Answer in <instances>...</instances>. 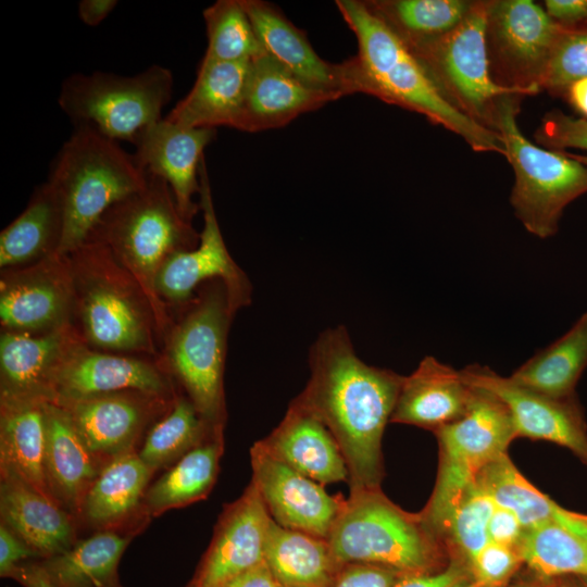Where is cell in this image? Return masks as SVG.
<instances>
[{
    "mask_svg": "<svg viewBox=\"0 0 587 587\" xmlns=\"http://www.w3.org/2000/svg\"><path fill=\"white\" fill-rule=\"evenodd\" d=\"M200 209L203 228L196 248L170 257L158 272L153 288L166 307H184L195 290L211 280L224 283L230 305L236 312L251 301V285L229 254L216 218L204 159L200 165Z\"/></svg>",
    "mask_w": 587,
    "mask_h": 587,
    "instance_id": "4fadbf2b",
    "label": "cell"
},
{
    "mask_svg": "<svg viewBox=\"0 0 587 587\" xmlns=\"http://www.w3.org/2000/svg\"><path fill=\"white\" fill-rule=\"evenodd\" d=\"M264 561L278 584L333 587L339 565L326 539L278 525L271 519Z\"/></svg>",
    "mask_w": 587,
    "mask_h": 587,
    "instance_id": "836d02e7",
    "label": "cell"
},
{
    "mask_svg": "<svg viewBox=\"0 0 587 587\" xmlns=\"http://www.w3.org/2000/svg\"><path fill=\"white\" fill-rule=\"evenodd\" d=\"M587 77V25L562 26L541 83V90L565 93L567 87Z\"/></svg>",
    "mask_w": 587,
    "mask_h": 587,
    "instance_id": "b9f144b4",
    "label": "cell"
},
{
    "mask_svg": "<svg viewBox=\"0 0 587 587\" xmlns=\"http://www.w3.org/2000/svg\"><path fill=\"white\" fill-rule=\"evenodd\" d=\"M339 566L370 563L403 575L436 572L440 540L421 514L390 501L380 488L350 491L327 537Z\"/></svg>",
    "mask_w": 587,
    "mask_h": 587,
    "instance_id": "8992f818",
    "label": "cell"
},
{
    "mask_svg": "<svg viewBox=\"0 0 587 587\" xmlns=\"http://www.w3.org/2000/svg\"><path fill=\"white\" fill-rule=\"evenodd\" d=\"M251 61L201 60L189 92L165 116L193 128H234L248 84Z\"/></svg>",
    "mask_w": 587,
    "mask_h": 587,
    "instance_id": "83f0119b",
    "label": "cell"
},
{
    "mask_svg": "<svg viewBox=\"0 0 587 587\" xmlns=\"http://www.w3.org/2000/svg\"><path fill=\"white\" fill-rule=\"evenodd\" d=\"M46 402L0 396V463L1 471L55 501L45 471Z\"/></svg>",
    "mask_w": 587,
    "mask_h": 587,
    "instance_id": "f1b7e54d",
    "label": "cell"
},
{
    "mask_svg": "<svg viewBox=\"0 0 587 587\" xmlns=\"http://www.w3.org/2000/svg\"><path fill=\"white\" fill-rule=\"evenodd\" d=\"M486 9L487 0L475 1L469 15L451 33L409 50L452 108L496 132L501 100L508 93L519 92L500 87L490 75L485 38Z\"/></svg>",
    "mask_w": 587,
    "mask_h": 587,
    "instance_id": "8fae6325",
    "label": "cell"
},
{
    "mask_svg": "<svg viewBox=\"0 0 587 587\" xmlns=\"http://www.w3.org/2000/svg\"><path fill=\"white\" fill-rule=\"evenodd\" d=\"M535 139L550 150L564 151L571 148L587 151V120L551 111L537 128ZM569 154L587 166V154Z\"/></svg>",
    "mask_w": 587,
    "mask_h": 587,
    "instance_id": "ee69618b",
    "label": "cell"
},
{
    "mask_svg": "<svg viewBox=\"0 0 587 587\" xmlns=\"http://www.w3.org/2000/svg\"><path fill=\"white\" fill-rule=\"evenodd\" d=\"M39 560L37 553L7 525L0 523V575L10 578L24 562Z\"/></svg>",
    "mask_w": 587,
    "mask_h": 587,
    "instance_id": "bcb514c9",
    "label": "cell"
},
{
    "mask_svg": "<svg viewBox=\"0 0 587 587\" xmlns=\"http://www.w3.org/2000/svg\"><path fill=\"white\" fill-rule=\"evenodd\" d=\"M101 469L67 411L47 401L45 471L55 501L70 514L80 515L84 498Z\"/></svg>",
    "mask_w": 587,
    "mask_h": 587,
    "instance_id": "4316f807",
    "label": "cell"
},
{
    "mask_svg": "<svg viewBox=\"0 0 587 587\" xmlns=\"http://www.w3.org/2000/svg\"><path fill=\"white\" fill-rule=\"evenodd\" d=\"M74 294L67 257L2 270V330L41 334L72 324Z\"/></svg>",
    "mask_w": 587,
    "mask_h": 587,
    "instance_id": "5bb4252c",
    "label": "cell"
},
{
    "mask_svg": "<svg viewBox=\"0 0 587 587\" xmlns=\"http://www.w3.org/2000/svg\"><path fill=\"white\" fill-rule=\"evenodd\" d=\"M251 482L278 525L327 539L344 504L323 485L267 453L257 441L250 449Z\"/></svg>",
    "mask_w": 587,
    "mask_h": 587,
    "instance_id": "e0dca14e",
    "label": "cell"
},
{
    "mask_svg": "<svg viewBox=\"0 0 587 587\" xmlns=\"http://www.w3.org/2000/svg\"><path fill=\"white\" fill-rule=\"evenodd\" d=\"M277 587H291V586H286V585L278 584Z\"/></svg>",
    "mask_w": 587,
    "mask_h": 587,
    "instance_id": "9f6ffc18",
    "label": "cell"
},
{
    "mask_svg": "<svg viewBox=\"0 0 587 587\" xmlns=\"http://www.w3.org/2000/svg\"><path fill=\"white\" fill-rule=\"evenodd\" d=\"M1 523L7 525L39 559L61 553L75 544L73 515L16 475L1 471Z\"/></svg>",
    "mask_w": 587,
    "mask_h": 587,
    "instance_id": "484cf974",
    "label": "cell"
},
{
    "mask_svg": "<svg viewBox=\"0 0 587 587\" xmlns=\"http://www.w3.org/2000/svg\"><path fill=\"white\" fill-rule=\"evenodd\" d=\"M496 503L475 482L451 509L439 533L467 564L489 542L488 523Z\"/></svg>",
    "mask_w": 587,
    "mask_h": 587,
    "instance_id": "60d3db41",
    "label": "cell"
},
{
    "mask_svg": "<svg viewBox=\"0 0 587 587\" xmlns=\"http://www.w3.org/2000/svg\"><path fill=\"white\" fill-rule=\"evenodd\" d=\"M117 5L116 0H82L78 16L88 26L99 25Z\"/></svg>",
    "mask_w": 587,
    "mask_h": 587,
    "instance_id": "816d5d0a",
    "label": "cell"
},
{
    "mask_svg": "<svg viewBox=\"0 0 587 587\" xmlns=\"http://www.w3.org/2000/svg\"><path fill=\"white\" fill-rule=\"evenodd\" d=\"M215 134L214 128L185 127L163 117L133 141L139 165L167 183L180 214L189 222L200 209L193 196L200 193L203 151Z\"/></svg>",
    "mask_w": 587,
    "mask_h": 587,
    "instance_id": "d6986e66",
    "label": "cell"
},
{
    "mask_svg": "<svg viewBox=\"0 0 587 587\" xmlns=\"http://www.w3.org/2000/svg\"><path fill=\"white\" fill-rule=\"evenodd\" d=\"M435 434L439 445L438 475L432 497L420 514L438 537L462 494L475 484L486 465L507 453L516 434L505 405L479 389H475L467 412Z\"/></svg>",
    "mask_w": 587,
    "mask_h": 587,
    "instance_id": "30bf717a",
    "label": "cell"
},
{
    "mask_svg": "<svg viewBox=\"0 0 587 587\" xmlns=\"http://www.w3.org/2000/svg\"><path fill=\"white\" fill-rule=\"evenodd\" d=\"M10 578L16 580L23 587H55L49 580L37 560L27 561L18 565Z\"/></svg>",
    "mask_w": 587,
    "mask_h": 587,
    "instance_id": "f5cc1de1",
    "label": "cell"
},
{
    "mask_svg": "<svg viewBox=\"0 0 587 587\" xmlns=\"http://www.w3.org/2000/svg\"><path fill=\"white\" fill-rule=\"evenodd\" d=\"M460 372L471 387L489 392L505 405L516 437L560 445L587 463V432L572 397L558 399L535 392L478 364Z\"/></svg>",
    "mask_w": 587,
    "mask_h": 587,
    "instance_id": "9a60e30c",
    "label": "cell"
},
{
    "mask_svg": "<svg viewBox=\"0 0 587 587\" xmlns=\"http://www.w3.org/2000/svg\"><path fill=\"white\" fill-rule=\"evenodd\" d=\"M125 390L168 398L172 386L161 369L150 361L92 349L79 339L55 373L51 402L64 404Z\"/></svg>",
    "mask_w": 587,
    "mask_h": 587,
    "instance_id": "2e32d148",
    "label": "cell"
},
{
    "mask_svg": "<svg viewBox=\"0 0 587 587\" xmlns=\"http://www.w3.org/2000/svg\"><path fill=\"white\" fill-rule=\"evenodd\" d=\"M208 46L203 60L253 61L265 54L240 0H218L203 11Z\"/></svg>",
    "mask_w": 587,
    "mask_h": 587,
    "instance_id": "ab89813d",
    "label": "cell"
},
{
    "mask_svg": "<svg viewBox=\"0 0 587 587\" xmlns=\"http://www.w3.org/2000/svg\"><path fill=\"white\" fill-rule=\"evenodd\" d=\"M545 8L561 26L574 27L587 22V0H546Z\"/></svg>",
    "mask_w": 587,
    "mask_h": 587,
    "instance_id": "681fc988",
    "label": "cell"
},
{
    "mask_svg": "<svg viewBox=\"0 0 587 587\" xmlns=\"http://www.w3.org/2000/svg\"><path fill=\"white\" fill-rule=\"evenodd\" d=\"M341 98L315 88L267 54L251 61L245 98L234 128L257 133L287 125L297 116Z\"/></svg>",
    "mask_w": 587,
    "mask_h": 587,
    "instance_id": "44dd1931",
    "label": "cell"
},
{
    "mask_svg": "<svg viewBox=\"0 0 587 587\" xmlns=\"http://www.w3.org/2000/svg\"><path fill=\"white\" fill-rule=\"evenodd\" d=\"M565 95L571 105L587 120V77L572 83Z\"/></svg>",
    "mask_w": 587,
    "mask_h": 587,
    "instance_id": "db71d44e",
    "label": "cell"
},
{
    "mask_svg": "<svg viewBox=\"0 0 587 587\" xmlns=\"http://www.w3.org/2000/svg\"><path fill=\"white\" fill-rule=\"evenodd\" d=\"M223 445V432H216L172 464L147 489L146 513L157 516L204 499L215 484Z\"/></svg>",
    "mask_w": 587,
    "mask_h": 587,
    "instance_id": "e575fe53",
    "label": "cell"
},
{
    "mask_svg": "<svg viewBox=\"0 0 587 587\" xmlns=\"http://www.w3.org/2000/svg\"><path fill=\"white\" fill-rule=\"evenodd\" d=\"M583 517H584V520H585V521H586V523H587V515H583Z\"/></svg>",
    "mask_w": 587,
    "mask_h": 587,
    "instance_id": "680465c9",
    "label": "cell"
},
{
    "mask_svg": "<svg viewBox=\"0 0 587 587\" xmlns=\"http://www.w3.org/2000/svg\"><path fill=\"white\" fill-rule=\"evenodd\" d=\"M73 294L72 325L92 349L155 354L168 327L137 279L103 243L87 239L67 255Z\"/></svg>",
    "mask_w": 587,
    "mask_h": 587,
    "instance_id": "3957f363",
    "label": "cell"
},
{
    "mask_svg": "<svg viewBox=\"0 0 587 587\" xmlns=\"http://www.w3.org/2000/svg\"><path fill=\"white\" fill-rule=\"evenodd\" d=\"M522 562L516 548L489 541L467 564L471 583L465 587H501Z\"/></svg>",
    "mask_w": 587,
    "mask_h": 587,
    "instance_id": "7bdbcfd3",
    "label": "cell"
},
{
    "mask_svg": "<svg viewBox=\"0 0 587 587\" xmlns=\"http://www.w3.org/2000/svg\"><path fill=\"white\" fill-rule=\"evenodd\" d=\"M516 549L522 562L541 577H587V539L557 523L526 528Z\"/></svg>",
    "mask_w": 587,
    "mask_h": 587,
    "instance_id": "f35d334b",
    "label": "cell"
},
{
    "mask_svg": "<svg viewBox=\"0 0 587 587\" xmlns=\"http://www.w3.org/2000/svg\"><path fill=\"white\" fill-rule=\"evenodd\" d=\"M525 528L509 509L496 504L488 523L489 541L516 548Z\"/></svg>",
    "mask_w": 587,
    "mask_h": 587,
    "instance_id": "7dc6e473",
    "label": "cell"
},
{
    "mask_svg": "<svg viewBox=\"0 0 587 587\" xmlns=\"http://www.w3.org/2000/svg\"><path fill=\"white\" fill-rule=\"evenodd\" d=\"M152 474L138 452L129 451L110 460L88 489L80 516L100 529L117 528L143 504Z\"/></svg>",
    "mask_w": 587,
    "mask_h": 587,
    "instance_id": "4dcf8cb0",
    "label": "cell"
},
{
    "mask_svg": "<svg viewBox=\"0 0 587 587\" xmlns=\"http://www.w3.org/2000/svg\"><path fill=\"white\" fill-rule=\"evenodd\" d=\"M133 534L100 529L67 550L37 562L55 587H122L118 563Z\"/></svg>",
    "mask_w": 587,
    "mask_h": 587,
    "instance_id": "d6a6232c",
    "label": "cell"
},
{
    "mask_svg": "<svg viewBox=\"0 0 587 587\" xmlns=\"http://www.w3.org/2000/svg\"><path fill=\"white\" fill-rule=\"evenodd\" d=\"M258 442L272 457L323 486L349 480L345 459L333 435L294 401L280 423Z\"/></svg>",
    "mask_w": 587,
    "mask_h": 587,
    "instance_id": "d4e9b609",
    "label": "cell"
},
{
    "mask_svg": "<svg viewBox=\"0 0 587 587\" xmlns=\"http://www.w3.org/2000/svg\"><path fill=\"white\" fill-rule=\"evenodd\" d=\"M366 8L408 48L433 42L458 27L472 0H365Z\"/></svg>",
    "mask_w": 587,
    "mask_h": 587,
    "instance_id": "8d00e7d4",
    "label": "cell"
},
{
    "mask_svg": "<svg viewBox=\"0 0 587 587\" xmlns=\"http://www.w3.org/2000/svg\"><path fill=\"white\" fill-rule=\"evenodd\" d=\"M271 519L257 487L250 482L238 499L224 507L190 584L222 587L263 562Z\"/></svg>",
    "mask_w": 587,
    "mask_h": 587,
    "instance_id": "ac0fdd59",
    "label": "cell"
},
{
    "mask_svg": "<svg viewBox=\"0 0 587 587\" xmlns=\"http://www.w3.org/2000/svg\"><path fill=\"white\" fill-rule=\"evenodd\" d=\"M509 587H541V586H539L538 584H533V583H519Z\"/></svg>",
    "mask_w": 587,
    "mask_h": 587,
    "instance_id": "11a10c76",
    "label": "cell"
},
{
    "mask_svg": "<svg viewBox=\"0 0 587 587\" xmlns=\"http://www.w3.org/2000/svg\"><path fill=\"white\" fill-rule=\"evenodd\" d=\"M222 428L212 427L187 397L174 398L171 408L148 432L138 452L153 472L179 458Z\"/></svg>",
    "mask_w": 587,
    "mask_h": 587,
    "instance_id": "74e56055",
    "label": "cell"
},
{
    "mask_svg": "<svg viewBox=\"0 0 587 587\" xmlns=\"http://www.w3.org/2000/svg\"><path fill=\"white\" fill-rule=\"evenodd\" d=\"M82 339L72 324L26 334L1 332V397L52 401V383L70 348Z\"/></svg>",
    "mask_w": 587,
    "mask_h": 587,
    "instance_id": "7402d4cb",
    "label": "cell"
},
{
    "mask_svg": "<svg viewBox=\"0 0 587 587\" xmlns=\"http://www.w3.org/2000/svg\"><path fill=\"white\" fill-rule=\"evenodd\" d=\"M561 29L534 1L487 0L485 38L494 82L524 96L541 91Z\"/></svg>",
    "mask_w": 587,
    "mask_h": 587,
    "instance_id": "7c38bea8",
    "label": "cell"
},
{
    "mask_svg": "<svg viewBox=\"0 0 587 587\" xmlns=\"http://www.w3.org/2000/svg\"><path fill=\"white\" fill-rule=\"evenodd\" d=\"M310 378L292 400L333 435L349 472L350 491L380 488L382 439L403 376L366 364L344 326L320 334L309 352Z\"/></svg>",
    "mask_w": 587,
    "mask_h": 587,
    "instance_id": "6da1fadb",
    "label": "cell"
},
{
    "mask_svg": "<svg viewBox=\"0 0 587 587\" xmlns=\"http://www.w3.org/2000/svg\"><path fill=\"white\" fill-rule=\"evenodd\" d=\"M587 367V312L548 347L516 369L510 379L521 387L558 398H571Z\"/></svg>",
    "mask_w": 587,
    "mask_h": 587,
    "instance_id": "d590c367",
    "label": "cell"
},
{
    "mask_svg": "<svg viewBox=\"0 0 587 587\" xmlns=\"http://www.w3.org/2000/svg\"><path fill=\"white\" fill-rule=\"evenodd\" d=\"M278 583L273 576L265 561L234 577L222 587H277Z\"/></svg>",
    "mask_w": 587,
    "mask_h": 587,
    "instance_id": "f907efd6",
    "label": "cell"
},
{
    "mask_svg": "<svg viewBox=\"0 0 587 587\" xmlns=\"http://www.w3.org/2000/svg\"><path fill=\"white\" fill-rule=\"evenodd\" d=\"M265 54L304 83L344 97L350 95L344 62L333 64L313 49L305 33L275 5L262 0H240Z\"/></svg>",
    "mask_w": 587,
    "mask_h": 587,
    "instance_id": "cb8c5ba5",
    "label": "cell"
},
{
    "mask_svg": "<svg viewBox=\"0 0 587 587\" xmlns=\"http://www.w3.org/2000/svg\"><path fill=\"white\" fill-rule=\"evenodd\" d=\"M525 96L508 93L499 105L496 132L514 171L510 203L527 232L539 238L557 234L564 209L587 192V166L567 152L529 141L516 117Z\"/></svg>",
    "mask_w": 587,
    "mask_h": 587,
    "instance_id": "52a82bcc",
    "label": "cell"
},
{
    "mask_svg": "<svg viewBox=\"0 0 587 587\" xmlns=\"http://www.w3.org/2000/svg\"><path fill=\"white\" fill-rule=\"evenodd\" d=\"M172 91L171 70L152 64L133 76L72 74L61 86L58 104L74 126H89L112 140L133 143L162 118Z\"/></svg>",
    "mask_w": 587,
    "mask_h": 587,
    "instance_id": "9c48e42d",
    "label": "cell"
},
{
    "mask_svg": "<svg viewBox=\"0 0 587 587\" xmlns=\"http://www.w3.org/2000/svg\"><path fill=\"white\" fill-rule=\"evenodd\" d=\"M235 314L221 280L201 285L168 328L165 359L172 374L201 416L214 428L224 427V364L227 335Z\"/></svg>",
    "mask_w": 587,
    "mask_h": 587,
    "instance_id": "ba28073f",
    "label": "cell"
},
{
    "mask_svg": "<svg viewBox=\"0 0 587 587\" xmlns=\"http://www.w3.org/2000/svg\"><path fill=\"white\" fill-rule=\"evenodd\" d=\"M476 484L496 504L511 510L525 529L552 522L587 539V523L583 515L561 508L538 490L519 472L507 453L486 465L477 475Z\"/></svg>",
    "mask_w": 587,
    "mask_h": 587,
    "instance_id": "1f68e13d",
    "label": "cell"
},
{
    "mask_svg": "<svg viewBox=\"0 0 587 587\" xmlns=\"http://www.w3.org/2000/svg\"><path fill=\"white\" fill-rule=\"evenodd\" d=\"M147 180L148 173L134 153L126 152L117 141L92 127L74 126L55 157L48 178L63 212L57 254L67 257L78 249L102 215L143 188Z\"/></svg>",
    "mask_w": 587,
    "mask_h": 587,
    "instance_id": "277c9868",
    "label": "cell"
},
{
    "mask_svg": "<svg viewBox=\"0 0 587 587\" xmlns=\"http://www.w3.org/2000/svg\"><path fill=\"white\" fill-rule=\"evenodd\" d=\"M466 580L467 576L464 566L453 562L441 571L405 575L395 587H464Z\"/></svg>",
    "mask_w": 587,
    "mask_h": 587,
    "instance_id": "c3c4849f",
    "label": "cell"
},
{
    "mask_svg": "<svg viewBox=\"0 0 587 587\" xmlns=\"http://www.w3.org/2000/svg\"><path fill=\"white\" fill-rule=\"evenodd\" d=\"M185 587H195L192 584L188 583Z\"/></svg>",
    "mask_w": 587,
    "mask_h": 587,
    "instance_id": "6f0895ef",
    "label": "cell"
},
{
    "mask_svg": "<svg viewBox=\"0 0 587 587\" xmlns=\"http://www.w3.org/2000/svg\"><path fill=\"white\" fill-rule=\"evenodd\" d=\"M87 239L108 247L170 327L167 308L154 294V279L170 257L196 248L200 234L180 214L167 183L148 173L146 186L112 205Z\"/></svg>",
    "mask_w": 587,
    "mask_h": 587,
    "instance_id": "5b68a950",
    "label": "cell"
},
{
    "mask_svg": "<svg viewBox=\"0 0 587 587\" xmlns=\"http://www.w3.org/2000/svg\"><path fill=\"white\" fill-rule=\"evenodd\" d=\"M336 7L358 41V53L344 62L350 93L374 96L413 111L460 136L476 152L505 158L500 135L471 121L439 93L419 60L359 0H337Z\"/></svg>",
    "mask_w": 587,
    "mask_h": 587,
    "instance_id": "7a4b0ae2",
    "label": "cell"
},
{
    "mask_svg": "<svg viewBox=\"0 0 587 587\" xmlns=\"http://www.w3.org/2000/svg\"><path fill=\"white\" fill-rule=\"evenodd\" d=\"M474 395L460 371L427 355L403 376L390 422L435 432L462 417Z\"/></svg>",
    "mask_w": 587,
    "mask_h": 587,
    "instance_id": "603a6c76",
    "label": "cell"
},
{
    "mask_svg": "<svg viewBox=\"0 0 587 587\" xmlns=\"http://www.w3.org/2000/svg\"><path fill=\"white\" fill-rule=\"evenodd\" d=\"M166 399L125 390L59 404L63 407L91 453L108 462L134 451L145 426L162 412Z\"/></svg>",
    "mask_w": 587,
    "mask_h": 587,
    "instance_id": "ffe728a7",
    "label": "cell"
},
{
    "mask_svg": "<svg viewBox=\"0 0 587 587\" xmlns=\"http://www.w3.org/2000/svg\"><path fill=\"white\" fill-rule=\"evenodd\" d=\"M63 230L60 198L47 180L36 187L26 208L0 234V267L33 264L57 254Z\"/></svg>",
    "mask_w": 587,
    "mask_h": 587,
    "instance_id": "f546056e",
    "label": "cell"
},
{
    "mask_svg": "<svg viewBox=\"0 0 587 587\" xmlns=\"http://www.w3.org/2000/svg\"><path fill=\"white\" fill-rule=\"evenodd\" d=\"M403 576L382 565L347 563L339 567L333 587H395Z\"/></svg>",
    "mask_w": 587,
    "mask_h": 587,
    "instance_id": "f6af8a7d",
    "label": "cell"
}]
</instances>
